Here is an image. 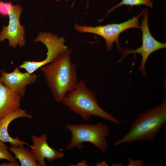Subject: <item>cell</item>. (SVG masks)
<instances>
[{
	"label": "cell",
	"mask_w": 166,
	"mask_h": 166,
	"mask_svg": "<svg viewBox=\"0 0 166 166\" xmlns=\"http://www.w3.org/2000/svg\"><path fill=\"white\" fill-rule=\"evenodd\" d=\"M72 50L67 49L48 64L40 67L53 97L61 102L78 81L77 65L72 62Z\"/></svg>",
	"instance_id": "1"
},
{
	"label": "cell",
	"mask_w": 166,
	"mask_h": 166,
	"mask_svg": "<svg viewBox=\"0 0 166 166\" xmlns=\"http://www.w3.org/2000/svg\"><path fill=\"white\" fill-rule=\"evenodd\" d=\"M166 123V98L160 105L139 113L128 132L115 141L114 146L137 141H152Z\"/></svg>",
	"instance_id": "2"
},
{
	"label": "cell",
	"mask_w": 166,
	"mask_h": 166,
	"mask_svg": "<svg viewBox=\"0 0 166 166\" xmlns=\"http://www.w3.org/2000/svg\"><path fill=\"white\" fill-rule=\"evenodd\" d=\"M61 102L85 121H88L92 116H96L116 124L120 123L99 106L95 94L87 87L83 80L78 81L74 89L66 95Z\"/></svg>",
	"instance_id": "3"
},
{
	"label": "cell",
	"mask_w": 166,
	"mask_h": 166,
	"mask_svg": "<svg viewBox=\"0 0 166 166\" xmlns=\"http://www.w3.org/2000/svg\"><path fill=\"white\" fill-rule=\"evenodd\" d=\"M65 127L70 132L71 137L69 144L64 149L77 148L81 150L84 148L82 144L87 142L103 152L106 151L108 146L106 138L110 134L109 128L106 124L102 122L93 124H68Z\"/></svg>",
	"instance_id": "4"
},
{
	"label": "cell",
	"mask_w": 166,
	"mask_h": 166,
	"mask_svg": "<svg viewBox=\"0 0 166 166\" xmlns=\"http://www.w3.org/2000/svg\"><path fill=\"white\" fill-rule=\"evenodd\" d=\"M145 9L138 16L119 24H108L104 26L95 27L82 26L75 24L74 28L76 31L81 33H90L98 35L105 40L107 49L110 50L113 44L116 42L117 48L121 50L119 44V38L120 34L124 30L132 28H140L138 19L143 14Z\"/></svg>",
	"instance_id": "5"
},
{
	"label": "cell",
	"mask_w": 166,
	"mask_h": 166,
	"mask_svg": "<svg viewBox=\"0 0 166 166\" xmlns=\"http://www.w3.org/2000/svg\"><path fill=\"white\" fill-rule=\"evenodd\" d=\"M43 43L47 48L46 57L43 61H24L20 65L19 68L25 69L30 74H33L41 67L50 62L59 54L66 51L67 46L65 45L63 38L51 33H40L35 40Z\"/></svg>",
	"instance_id": "6"
},
{
	"label": "cell",
	"mask_w": 166,
	"mask_h": 166,
	"mask_svg": "<svg viewBox=\"0 0 166 166\" xmlns=\"http://www.w3.org/2000/svg\"><path fill=\"white\" fill-rule=\"evenodd\" d=\"M143 14L141 25L140 27L142 32V45L141 46L135 49H123L122 56L124 58L130 54H140L142 57V59L138 69L142 72L143 76H145L146 75L145 66L148 57L156 50L165 48L166 43L158 41L151 34L148 26V15L147 9H145Z\"/></svg>",
	"instance_id": "7"
},
{
	"label": "cell",
	"mask_w": 166,
	"mask_h": 166,
	"mask_svg": "<svg viewBox=\"0 0 166 166\" xmlns=\"http://www.w3.org/2000/svg\"><path fill=\"white\" fill-rule=\"evenodd\" d=\"M22 10L19 5H12L8 10L9 22L7 26L3 25L0 32V42L6 39L9 40L10 47L15 48L18 45L22 47L26 44L25 28L20 22Z\"/></svg>",
	"instance_id": "8"
},
{
	"label": "cell",
	"mask_w": 166,
	"mask_h": 166,
	"mask_svg": "<svg viewBox=\"0 0 166 166\" xmlns=\"http://www.w3.org/2000/svg\"><path fill=\"white\" fill-rule=\"evenodd\" d=\"M19 69L15 68L10 73L6 72L4 69L0 70V82L22 97L26 92V86L35 83L38 76L36 73L21 72Z\"/></svg>",
	"instance_id": "9"
},
{
	"label": "cell",
	"mask_w": 166,
	"mask_h": 166,
	"mask_svg": "<svg viewBox=\"0 0 166 166\" xmlns=\"http://www.w3.org/2000/svg\"><path fill=\"white\" fill-rule=\"evenodd\" d=\"M31 138L33 144L29 146L31 148L30 152L39 166H46L45 159L51 162L65 156L64 153L49 145L47 142L48 137L46 134H43L40 136L32 135Z\"/></svg>",
	"instance_id": "10"
},
{
	"label": "cell",
	"mask_w": 166,
	"mask_h": 166,
	"mask_svg": "<svg viewBox=\"0 0 166 166\" xmlns=\"http://www.w3.org/2000/svg\"><path fill=\"white\" fill-rule=\"evenodd\" d=\"M21 117L31 119L32 116L27 113L24 110L19 108L10 113L0 120V140L4 142H9L10 144L19 145L21 144L30 145L21 140L18 136L15 138L10 136L8 131L10 124L14 120Z\"/></svg>",
	"instance_id": "11"
},
{
	"label": "cell",
	"mask_w": 166,
	"mask_h": 166,
	"mask_svg": "<svg viewBox=\"0 0 166 166\" xmlns=\"http://www.w3.org/2000/svg\"><path fill=\"white\" fill-rule=\"evenodd\" d=\"M21 97L18 94L0 82V120L20 108Z\"/></svg>",
	"instance_id": "12"
},
{
	"label": "cell",
	"mask_w": 166,
	"mask_h": 166,
	"mask_svg": "<svg viewBox=\"0 0 166 166\" xmlns=\"http://www.w3.org/2000/svg\"><path fill=\"white\" fill-rule=\"evenodd\" d=\"M24 144L19 145L10 144L9 150L14 155L16 159H18L21 166H39L34 159L29 148H25Z\"/></svg>",
	"instance_id": "13"
},
{
	"label": "cell",
	"mask_w": 166,
	"mask_h": 166,
	"mask_svg": "<svg viewBox=\"0 0 166 166\" xmlns=\"http://www.w3.org/2000/svg\"><path fill=\"white\" fill-rule=\"evenodd\" d=\"M145 5L149 7L152 8L153 3L152 0H122L119 3L115 6L108 11L107 15L109 14L117 8L123 5H129L131 6Z\"/></svg>",
	"instance_id": "14"
},
{
	"label": "cell",
	"mask_w": 166,
	"mask_h": 166,
	"mask_svg": "<svg viewBox=\"0 0 166 166\" xmlns=\"http://www.w3.org/2000/svg\"><path fill=\"white\" fill-rule=\"evenodd\" d=\"M6 160L10 162H16V159L9 152V147L0 140V160Z\"/></svg>",
	"instance_id": "15"
},
{
	"label": "cell",
	"mask_w": 166,
	"mask_h": 166,
	"mask_svg": "<svg viewBox=\"0 0 166 166\" xmlns=\"http://www.w3.org/2000/svg\"><path fill=\"white\" fill-rule=\"evenodd\" d=\"M10 2H4L0 0V14L4 15H8V10L12 5Z\"/></svg>",
	"instance_id": "16"
},
{
	"label": "cell",
	"mask_w": 166,
	"mask_h": 166,
	"mask_svg": "<svg viewBox=\"0 0 166 166\" xmlns=\"http://www.w3.org/2000/svg\"><path fill=\"white\" fill-rule=\"evenodd\" d=\"M128 161L129 164L127 166H142L144 165V161L141 159L134 160L131 158H129Z\"/></svg>",
	"instance_id": "17"
},
{
	"label": "cell",
	"mask_w": 166,
	"mask_h": 166,
	"mask_svg": "<svg viewBox=\"0 0 166 166\" xmlns=\"http://www.w3.org/2000/svg\"><path fill=\"white\" fill-rule=\"evenodd\" d=\"M1 166H18L19 164L17 162H6L1 164Z\"/></svg>",
	"instance_id": "18"
},
{
	"label": "cell",
	"mask_w": 166,
	"mask_h": 166,
	"mask_svg": "<svg viewBox=\"0 0 166 166\" xmlns=\"http://www.w3.org/2000/svg\"><path fill=\"white\" fill-rule=\"evenodd\" d=\"M78 166H87V164L85 161H81V162L79 163L78 164Z\"/></svg>",
	"instance_id": "19"
},
{
	"label": "cell",
	"mask_w": 166,
	"mask_h": 166,
	"mask_svg": "<svg viewBox=\"0 0 166 166\" xmlns=\"http://www.w3.org/2000/svg\"><path fill=\"white\" fill-rule=\"evenodd\" d=\"M106 163L105 162H98L96 163L95 165L96 166H107Z\"/></svg>",
	"instance_id": "20"
},
{
	"label": "cell",
	"mask_w": 166,
	"mask_h": 166,
	"mask_svg": "<svg viewBox=\"0 0 166 166\" xmlns=\"http://www.w3.org/2000/svg\"><path fill=\"white\" fill-rule=\"evenodd\" d=\"M66 1H68L69 0H65Z\"/></svg>",
	"instance_id": "21"
},
{
	"label": "cell",
	"mask_w": 166,
	"mask_h": 166,
	"mask_svg": "<svg viewBox=\"0 0 166 166\" xmlns=\"http://www.w3.org/2000/svg\"><path fill=\"white\" fill-rule=\"evenodd\" d=\"M14 1H18V0H14Z\"/></svg>",
	"instance_id": "22"
},
{
	"label": "cell",
	"mask_w": 166,
	"mask_h": 166,
	"mask_svg": "<svg viewBox=\"0 0 166 166\" xmlns=\"http://www.w3.org/2000/svg\"><path fill=\"white\" fill-rule=\"evenodd\" d=\"M0 166H1V164H0Z\"/></svg>",
	"instance_id": "23"
}]
</instances>
